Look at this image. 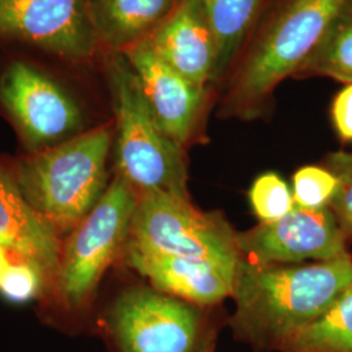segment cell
I'll list each match as a JSON object with an SVG mask.
<instances>
[{"label": "cell", "mask_w": 352, "mask_h": 352, "mask_svg": "<svg viewBox=\"0 0 352 352\" xmlns=\"http://www.w3.org/2000/svg\"><path fill=\"white\" fill-rule=\"evenodd\" d=\"M138 192L116 175L104 195L62 247L54 278L56 296L68 312L84 309L119 252L126 248Z\"/></svg>", "instance_id": "obj_6"}, {"label": "cell", "mask_w": 352, "mask_h": 352, "mask_svg": "<svg viewBox=\"0 0 352 352\" xmlns=\"http://www.w3.org/2000/svg\"><path fill=\"white\" fill-rule=\"evenodd\" d=\"M337 188V179L327 168L305 166L294 175V202L307 209L327 208Z\"/></svg>", "instance_id": "obj_20"}, {"label": "cell", "mask_w": 352, "mask_h": 352, "mask_svg": "<svg viewBox=\"0 0 352 352\" xmlns=\"http://www.w3.org/2000/svg\"><path fill=\"white\" fill-rule=\"evenodd\" d=\"M158 124L184 149L193 138L205 110L209 87L176 72L154 52L145 39L123 52Z\"/></svg>", "instance_id": "obj_11"}, {"label": "cell", "mask_w": 352, "mask_h": 352, "mask_svg": "<svg viewBox=\"0 0 352 352\" xmlns=\"http://www.w3.org/2000/svg\"><path fill=\"white\" fill-rule=\"evenodd\" d=\"M101 68L113 107L116 175L138 193L155 190L189 200L183 149L155 120L126 56L107 54Z\"/></svg>", "instance_id": "obj_5"}, {"label": "cell", "mask_w": 352, "mask_h": 352, "mask_svg": "<svg viewBox=\"0 0 352 352\" xmlns=\"http://www.w3.org/2000/svg\"><path fill=\"white\" fill-rule=\"evenodd\" d=\"M180 0H89V14L104 54H123L151 37Z\"/></svg>", "instance_id": "obj_15"}, {"label": "cell", "mask_w": 352, "mask_h": 352, "mask_svg": "<svg viewBox=\"0 0 352 352\" xmlns=\"http://www.w3.org/2000/svg\"><path fill=\"white\" fill-rule=\"evenodd\" d=\"M327 168L337 179V188L329 208L342 230L352 231V153L336 151L329 154Z\"/></svg>", "instance_id": "obj_22"}, {"label": "cell", "mask_w": 352, "mask_h": 352, "mask_svg": "<svg viewBox=\"0 0 352 352\" xmlns=\"http://www.w3.org/2000/svg\"><path fill=\"white\" fill-rule=\"evenodd\" d=\"M250 199L253 212L261 223L280 219L295 206L289 186L274 173H267L254 180L250 192Z\"/></svg>", "instance_id": "obj_19"}, {"label": "cell", "mask_w": 352, "mask_h": 352, "mask_svg": "<svg viewBox=\"0 0 352 352\" xmlns=\"http://www.w3.org/2000/svg\"><path fill=\"white\" fill-rule=\"evenodd\" d=\"M146 41L176 72L199 85H213L217 47L200 0H180Z\"/></svg>", "instance_id": "obj_13"}, {"label": "cell", "mask_w": 352, "mask_h": 352, "mask_svg": "<svg viewBox=\"0 0 352 352\" xmlns=\"http://www.w3.org/2000/svg\"><path fill=\"white\" fill-rule=\"evenodd\" d=\"M126 264L153 289L192 304L209 305L232 295L238 267L173 254L124 248Z\"/></svg>", "instance_id": "obj_12"}, {"label": "cell", "mask_w": 352, "mask_h": 352, "mask_svg": "<svg viewBox=\"0 0 352 352\" xmlns=\"http://www.w3.org/2000/svg\"><path fill=\"white\" fill-rule=\"evenodd\" d=\"M240 253L257 264L327 261L346 253L344 232L331 209H294L280 219L238 235Z\"/></svg>", "instance_id": "obj_10"}, {"label": "cell", "mask_w": 352, "mask_h": 352, "mask_svg": "<svg viewBox=\"0 0 352 352\" xmlns=\"http://www.w3.org/2000/svg\"><path fill=\"white\" fill-rule=\"evenodd\" d=\"M352 285V258L338 257L305 266L240 261L232 296L235 321L254 340L280 343L315 321Z\"/></svg>", "instance_id": "obj_2"}, {"label": "cell", "mask_w": 352, "mask_h": 352, "mask_svg": "<svg viewBox=\"0 0 352 352\" xmlns=\"http://www.w3.org/2000/svg\"><path fill=\"white\" fill-rule=\"evenodd\" d=\"M0 45L87 69L102 65L106 56L89 0H0Z\"/></svg>", "instance_id": "obj_8"}, {"label": "cell", "mask_w": 352, "mask_h": 352, "mask_svg": "<svg viewBox=\"0 0 352 352\" xmlns=\"http://www.w3.org/2000/svg\"><path fill=\"white\" fill-rule=\"evenodd\" d=\"M344 0H266L239 59L227 77L222 113L252 119L278 85L296 75Z\"/></svg>", "instance_id": "obj_1"}, {"label": "cell", "mask_w": 352, "mask_h": 352, "mask_svg": "<svg viewBox=\"0 0 352 352\" xmlns=\"http://www.w3.org/2000/svg\"><path fill=\"white\" fill-rule=\"evenodd\" d=\"M113 144L109 123L13 164L23 195L59 238L71 234L104 195Z\"/></svg>", "instance_id": "obj_3"}, {"label": "cell", "mask_w": 352, "mask_h": 352, "mask_svg": "<svg viewBox=\"0 0 352 352\" xmlns=\"http://www.w3.org/2000/svg\"><path fill=\"white\" fill-rule=\"evenodd\" d=\"M7 248L4 245L0 244V276L3 274V272L6 270V267L10 264L8 257H7Z\"/></svg>", "instance_id": "obj_24"}, {"label": "cell", "mask_w": 352, "mask_h": 352, "mask_svg": "<svg viewBox=\"0 0 352 352\" xmlns=\"http://www.w3.org/2000/svg\"><path fill=\"white\" fill-rule=\"evenodd\" d=\"M324 76L352 84V0H344L295 77Z\"/></svg>", "instance_id": "obj_18"}, {"label": "cell", "mask_w": 352, "mask_h": 352, "mask_svg": "<svg viewBox=\"0 0 352 352\" xmlns=\"http://www.w3.org/2000/svg\"><path fill=\"white\" fill-rule=\"evenodd\" d=\"M0 47V110L29 153L88 131L84 104L65 76L80 67L21 47Z\"/></svg>", "instance_id": "obj_4"}, {"label": "cell", "mask_w": 352, "mask_h": 352, "mask_svg": "<svg viewBox=\"0 0 352 352\" xmlns=\"http://www.w3.org/2000/svg\"><path fill=\"white\" fill-rule=\"evenodd\" d=\"M331 116L340 139L352 141V84H347L334 98Z\"/></svg>", "instance_id": "obj_23"}, {"label": "cell", "mask_w": 352, "mask_h": 352, "mask_svg": "<svg viewBox=\"0 0 352 352\" xmlns=\"http://www.w3.org/2000/svg\"><path fill=\"white\" fill-rule=\"evenodd\" d=\"M0 244L54 278L60 263L62 244L54 228L23 195L12 166L0 162Z\"/></svg>", "instance_id": "obj_14"}, {"label": "cell", "mask_w": 352, "mask_h": 352, "mask_svg": "<svg viewBox=\"0 0 352 352\" xmlns=\"http://www.w3.org/2000/svg\"><path fill=\"white\" fill-rule=\"evenodd\" d=\"M126 248L173 254L238 267V235L221 217L164 192L138 193Z\"/></svg>", "instance_id": "obj_7"}, {"label": "cell", "mask_w": 352, "mask_h": 352, "mask_svg": "<svg viewBox=\"0 0 352 352\" xmlns=\"http://www.w3.org/2000/svg\"><path fill=\"white\" fill-rule=\"evenodd\" d=\"M279 344L287 352H352V285L318 318Z\"/></svg>", "instance_id": "obj_17"}, {"label": "cell", "mask_w": 352, "mask_h": 352, "mask_svg": "<svg viewBox=\"0 0 352 352\" xmlns=\"http://www.w3.org/2000/svg\"><path fill=\"white\" fill-rule=\"evenodd\" d=\"M47 277L37 265L23 260L10 263L0 276V295L8 302H30L37 298Z\"/></svg>", "instance_id": "obj_21"}, {"label": "cell", "mask_w": 352, "mask_h": 352, "mask_svg": "<svg viewBox=\"0 0 352 352\" xmlns=\"http://www.w3.org/2000/svg\"><path fill=\"white\" fill-rule=\"evenodd\" d=\"M107 329L120 352H199L197 308L155 289H126L113 302Z\"/></svg>", "instance_id": "obj_9"}, {"label": "cell", "mask_w": 352, "mask_h": 352, "mask_svg": "<svg viewBox=\"0 0 352 352\" xmlns=\"http://www.w3.org/2000/svg\"><path fill=\"white\" fill-rule=\"evenodd\" d=\"M206 21L212 29L217 60L213 85L225 82L260 16L266 0H200Z\"/></svg>", "instance_id": "obj_16"}]
</instances>
